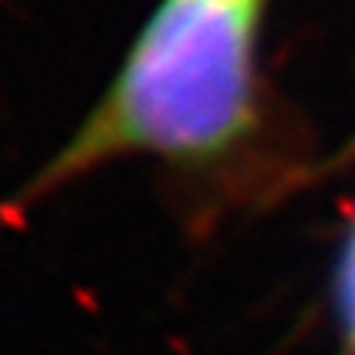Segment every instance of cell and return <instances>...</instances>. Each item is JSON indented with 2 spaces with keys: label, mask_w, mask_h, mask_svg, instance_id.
<instances>
[{
  "label": "cell",
  "mask_w": 355,
  "mask_h": 355,
  "mask_svg": "<svg viewBox=\"0 0 355 355\" xmlns=\"http://www.w3.org/2000/svg\"><path fill=\"white\" fill-rule=\"evenodd\" d=\"M263 7L266 0H158L69 139L0 201V230L119 162L204 171L237 152L260 119Z\"/></svg>",
  "instance_id": "6da1fadb"
}]
</instances>
